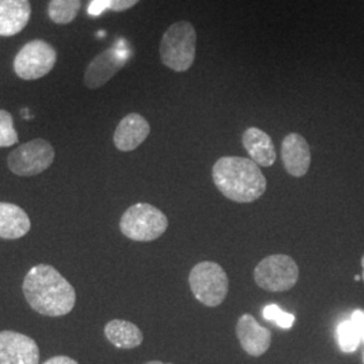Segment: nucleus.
Instances as JSON below:
<instances>
[{"label": "nucleus", "instance_id": "f257e3e1", "mask_svg": "<svg viewBox=\"0 0 364 364\" xmlns=\"http://www.w3.org/2000/svg\"><path fill=\"white\" fill-rule=\"evenodd\" d=\"M23 294L28 305L39 314L61 317L76 305V291L50 264H37L25 277Z\"/></svg>", "mask_w": 364, "mask_h": 364}, {"label": "nucleus", "instance_id": "f03ea898", "mask_svg": "<svg viewBox=\"0 0 364 364\" xmlns=\"http://www.w3.org/2000/svg\"><path fill=\"white\" fill-rule=\"evenodd\" d=\"M212 178L221 195L228 200L247 204L264 195L267 180L250 158L221 156L213 168Z\"/></svg>", "mask_w": 364, "mask_h": 364}, {"label": "nucleus", "instance_id": "7ed1b4c3", "mask_svg": "<svg viewBox=\"0 0 364 364\" xmlns=\"http://www.w3.org/2000/svg\"><path fill=\"white\" fill-rule=\"evenodd\" d=\"M197 48L195 27L188 21L173 23L165 31L159 45L162 64L174 72H186L193 65Z\"/></svg>", "mask_w": 364, "mask_h": 364}, {"label": "nucleus", "instance_id": "20e7f679", "mask_svg": "<svg viewBox=\"0 0 364 364\" xmlns=\"http://www.w3.org/2000/svg\"><path fill=\"white\" fill-rule=\"evenodd\" d=\"M119 227L122 234L134 242H153L166 232L169 220L161 209L138 203L123 213Z\"/></svg>", "mask_w": 364, "mask_h": 364}, {"label": "nucleus", "instance_id": "39448f33", "mask_svg": "<svg viewBox=\"0 0 364 364\" xmlns=\"http://www.w3.org/2000/svg\"><path fill=\"white\" fill-rule=\"evenodd\" d=\"M189 287L195 299L209 308H216L228 294V275L219 263L204 260L189 273Z\"/></svg>", "mask_w": 364, "mask_h": 364}, {"label": "nucleus", "instance_id": "423d86ee", "mask_svg": "<svg viewBox=\"0 0 364 364\" xmlns=\"http://www.w3.org/2000/svg\"><path fill=\"white\" fill-rule=\"evenodd\" d=\"M299 269L296 260L284 254H275L260 260L254 270L257 285L272 293L287 291L296 287Z\"/></svg>", "mask_w": 364, "mask_h": 364}, {"label": "nucleus", "instance_id": "0eeeda50", "mask_svg": "<svg viewBox=\"0 0 364 364\" xmlns=\"http://www.w3.org/2000/svg\"><path fill=\"white\" fill-rule=\"evenodd\" d=\"M57 53L50 43L42 39L27 42L14 60L15 75L22 80H38L53 70Z\"/></svg>", "mask_w": 364, "mask_h": 364}, {"label": "nucleus", "instance_id": "6e6552de", "mask_svg": "<svg viewBox=\"0 0 364 364\" xmlns=\"http://www.w3.org/2000/svg\"><path fill=\"white\" fill-rule=\"evenodd\" d=\"M54 149L46 139L37 138L21 144L10 153L7 165L14 174L31 177L49 169L54 161Z\"/></svg>", "mask_w": 364, "mask_h": 364}, {"label": "nucleus", "instance_id": "1a4fd4ad", "mask_svg": "<svg viewBox=\"0 0 364 364\" xmlns=\"http://www.w3.org/2000/svg\"><path fill=\"white\" fill-rule=\"evenodd\" d=\"M130 53L123 43L97 54L87 66L84 73V84L90 90H99L105 85L117 72L126 65Z\"/></svg>", "mask_w": 364, "mask_h": 364}, {"label": "nucleus", "instance_id": "9d476101", "mask_svg": "<svg viewBox=\"0 0 364 364\" xmlns=\"http://www.w3.org/2000/svg\"><path fill=\"white\" fill-rule=\"evenodd\" d=\"M0 364H39L37 343L19 332H0Z\"/></svg>", "mask_w": 364, "mask_h": 364}, {"label": "nucleus", "instance_id": "9b49d317", "mask_svg": "<svg viewBox=\"0 0 364 364\" xmlns=\"http://www.w3.org/2000/svg\"><path fill=\"white\" fill-rule=\"evenodd\" d=\"M281 156L287 173L293 177H304L311 168L312 153L306 139L297 132L287 134L281 146Z\"/></svg>", "mask_w": 364, "mask_h": 364}, {"label": "nucleus", "instance_id": "f8f14e48", "mask_svg": "<svg viewBox=\"0 0 364 364\" xmlns=\"http://www.w3.org/2000/svg\"><path fill=\"white\" fill-rule=\"evenodd\" d=\"M236 336L242 348L252 358H259L272 344V332L259 326L251 314H243L236 324Z\"/></svg>", "mask_w": 364, "mask_h": 364}, {"label": "nucleus", "instance_id": "ddd939ff", "mask_svg": "<svg viewBox=\"0 0 364 364\" xmlns=\"http://www.w3.org/2000/svg\"><path fill=\"white\" fill-rule=\"evenodd\" d=\"M150 135L149 122L139 114H129L117 124L114 134V144L117 150L129 153L138 149Z\"/></svg>", "mask_w": 364, "mask_h": 364}, {"label": "nucleus", "instance_id": "4468645a", "mask_svg": "<svg viewBox=\"0 0 364 364\" xmlns=\"http://www.w3.org/2000/svg\"><path fill=\"white\" fill-rule=\"evenodd\" d=\"M31 16L28 0H0V37H13L27 26Z\"/></svg>", "mask_w": 364, "mask_h": 364}, {"label": "nucleus", "instance_id": "2eb2a0df", "mask_svg": "<svg viewBox=\"0 0 364 364\" xmlns=\"http://www.w3.org/2000/svg\"><path fill=\"white\" fill-rule=\"evenodd\" d=\"M242 144L246 149L250 159L254 161L258 166L270 168L275 164V147L270 135L264 131L257 127H250L242 135Z\"/></svg>", "mask_w": 364, "mask_h": 364}, {"label": "nucleus", "instance_id": "dca6fc26", "mask_svg": "<svg viewBox=\"0 0 364 364\" xmlns=\"http://www.w3.org/2000/svg\"><path fill=\"white\" fill-rule=\"evenodd\" d=\"M31 221L25 209L11 204L0 203V237L1 239H21L30 231Z\"/></svg>", "mask_w": 364, "mask_h": 364}, {"label": "nucleus", "instance_id": "f3484780", "mask_svg": "<svg viewBox=\"0 0 364 364\" xmlns=\"http://www.w3.org/2000/svg\"><path fill=\"white\" fill-rule=\"evenodd\" d=\"M105 335L107 340L114 344L117 348L132 350L142 344L144 333L142 331L126 320H112L105 326Z\"/></svg>", "mask_w": 364, "mask_h": 364}, {"label": "nucleus", "instance_id": "a211bd4d", "mask_svg": "<svg viewBox=\"0 0 364 364\" xmlns=\"http://www.w3.org/2000/svg\"><path fill=\"white\" fill-rule=\"evenodd\" d=\"M81 9V0H50L48 14L57 25H68L75 21Z\"/></svg>", "mask_w": 364, "mask_h": 364}, {"label": "nucleus", "instance_id": "6ab92c4d", "mask_svg": "<svg viewBox=\"0 0 364 364\" xmlns=\"http://www.w3.org/2000/svg\"><path fill=\"white\" fill-rule=\"evenodd\" d=\"M338 341L343 352L356 351L362 338L351 320L341 321L338 326Z\"/></svg>", "mask_w": 364, "mask_h": 364}, {"label": "nucleus", "instance_id": "aec40b11", "mask_svg": "<svg viewBox=\"0 0 364 364\" xmlns=\"http://www.w3.org/2000/svg\"><path fill=\"white\" fill-rule=\"evenodd\" d=\"M18 132L14 129L13 117L6 109H0V147L18 144Z\"/></svg>", "mask_w": 364, "mask_h": 364}, {"label": "nucleus", "instance_id": "412c9836", "mask_svg": "<svg viewBox=\"0 0 364 364\" xmlns=\"http://www.w3.org/2000/svg\"><path fill=\"white\" fill-rule=\"evenodd\" d=\"M263 318L267 320V321H274L277 326L279 328H284V329H289L291 328L294 321H296V317L291 314V313L284 312L278 305L275 304H270V305H266L263 308Z\"/></svg>", "mask_w": 364, "mask_h": 364}, {"label": "nucleus", "instance_id": "4be33fe9", "mask_svg": "<svg viewBox=\"0 0 364 364\" xmlns=\"http://www.w3.org/2000/svg\"><path fill=\"white\" fill-rule=\"evenodd\" d=\"M136 3H139V0H107L108 10H112L115 13L130 10Z\"/></svg>", "mask_w": 364, "mask_h": 364}, {"label": "nucleus", "instance_id": "5701e85b", "mask_svg": "<svg viewBox=\"0 0 364 364\" xmlns=\"http://www.w3.org/2000/svg\"><path fill=\"white\" fill-rule=\"evenodd\" d=\"M351 321L353 323V326H356V329L362 338V341L364 343V311L358 309L352 313Z\"/></svg>", "mask_w": 364, "mask_h": 364}, {"label": "nucleus", "instance_id": "b1692460", "mask_svg": "<svg viewBox=\"0 0 364 364\" xmlns=\"http://www.w3.org/2000/svg\"><path fill=\"white\" fill-rule=\"evenodd\" d=\"M105 10H108L107 0H92L88 7V14L91 16H99L100 14L105 13Z\"/></svg>", "mask_w": 364, "mask_h": 364}, {"label": "nucleus", "instance_id": "393cba45", "mask_svg": "<svg viewBox=\"0 0 364 364\" xmlns=\"http://www.w3.org/2000/svg\"><path fill=\"white\" fill-rule=\"evenodd\" d=\"M43 364H78L75 359L69 358V356H54L50 358L49 360H46Z\"/></svg>", "mask_w": 364, "mask_h": 364}, {"label": "nucleus", "instance_id": "a878e982", "mask_svg": "<svg viewBox=\"0 0 364 364\" xmlns=\"http://www.w3.org/2000/svg\"><path fill=\"white\" fill-rule=\"evenodd\" d=\"M144 364H170V363H164V362H159V360H153V362H147V363Z\"/></svg>", "mask_w": 364, "mask_h": 364}, {"label": "nucleus", "instance_id": "bb28decb", "mask_svg": "<svg viewBox=\"0 0 364 364\" xmlns=\"http://www.w3.org/2000/svg\"><path fill=\"white\" fill-rule=\"evenodd\" d=\"M362 267H363V275H362V278L364 279V257L362 258Z\"/></svg>", "mask_w": 364, "mask_h": 364}, {"label": "nucleus", "instance_id": "cd10ccee", "mask_svg": "<svg viewBox=\"0 0 364 364\" xmlns=\"http://www.w3.org/2000/svg\"><path fill=\"white\" fill-rule=\"evenodd\" d=\"M363 363H364V355H363Z\"/></svg>", "mask_w": 364, "mask_h": 364}]
</instances>
